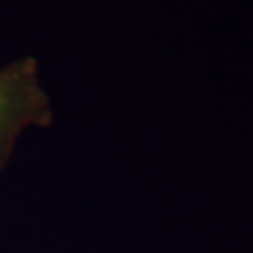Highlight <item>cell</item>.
Returning a JSON list of instances; mask_svg holds the SVG:
<instances>
[{"label":"cell","mask_w":253,"mask_h":253,"mask_svg":"<svg viewBox=\"0 0 253 253\" xmlns=\"http://www.w3.org/2000/svg\"><path fill=\"white\" fill-rule=\"evenodd\" d=\"M52 121L54 113L41 87L36 59L23 57L0 69V173L20 134L28 126L49 127Z\"/></svg>","instance_id":"6da1fadb"}]
</instances>
